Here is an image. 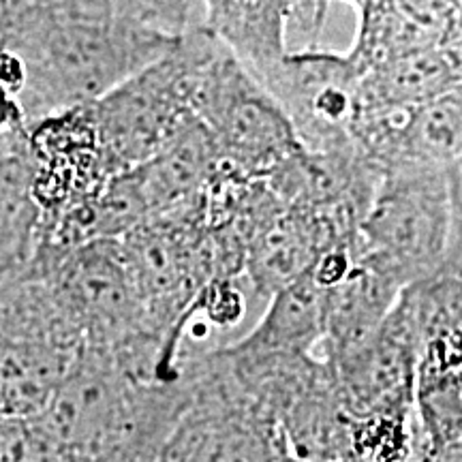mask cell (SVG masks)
<instances>
[{"mask_svg": "<svg viewBox=\"0 0 462 462\" xmlns=\"http://www.w3.org/2000/svg\"><path fill=\"white\" fill-rule=\"evenodd\" d=\"M276 462H298V460H293V458H289V456H282L281 460H276Z\"/></svg>", "mask_w": 462, "mask_h": 462, "instance_id": "obj_17", "label": "cell"}, {"mask_svg": "<svg viewBox=\"0 0 462 462\" xmlns=\"http://www.w3.org/2000/svg\"><path fill=\"white\" fill-rule=\"evenodd\" d=\"M204 24L262 79L287 54V26L298 0H199Z\"/></svg>", "mask_w": 462, "mask_h": 462, "instance_id": "obj_11", "label": "cell"}, {"mask_svg": "<svg viewBox=\"0 0 462 462\" xmlns=\"http://www.w3.org/2000/svg\"><path fill=\"white\" fill-rule=\"evenodd\" d=\"M146 462H157V460H146Z\"/></svg>", "mask_w": 462, "mask_h": 462, "instance_id": "obj_18", "label": "cell"}, {"mask_svg": "<svg viewBox=\"0 0 462 462\" xmlns=\"http://www.w3.org/2000/svg\"><path fill=\"white\" fill-rule=\"evenodd\" d=\"M20 131H24V129H20ZM11 133H17V131H11ZM11 133H5L3 129H0V140H5V137L11 135Z\"/></svg>", "mask_w": 462, "mask_h": 462, "instance_id": "obj_16", "label": "cell"}, {"mask_svg": "<svg viewBox=\"0 0 462 462\" xmlns=\"http://www.w3.org/2000/svg\"><path fill=\"white\" fill-rule=\"evenodd\" d=\"M34 159L28 131L0 140V279L24 270L42 240V208L34 199Z\"/></svg>", "mask_w": 462, "mask_h": 462, "instance_id": "obj_14", "label": "cell"}, {"mask_svg": "<svg viewBox=\"0 0 462 462\" xmlns=\"http://www.w3.org/2000/svg\"><path fill=\"white\" fill-rule=\"evenodd\" d=\"M193 112L218 167L246 180H263L302 148L274 97L221 42L201 73Z\"/></svg>", "mask_w": 462, "mask_h": 462, "instance_id": "obj_4", "label": "cell"}, {"mask_svg": "<svg viewBox=\"0 0 462 462\" xmlns=\"http://www.w3.org/2000/svg\"><path fill=\"white\" fill-rule=\"evenodd\" d=\"M217 43L204 24H189L167 54L88 103L116 173L146 163L195 118V95Z\"/></svg>", "mask_w": 462, "mask_h": 462, "instance_id": "obj_3", "label": "cell"}, {"mask_svg": "<svg viewBox=\"0 0 462 462\" xmlns=\"http://www.w3.org/2000/svg\"><path fill=\"white\" fill-rule=\"evenodd\" d=\"M28 265L48 279L84 345L112 349L142 334L154 337L143 321L120 240H92L60 253L37 251Z\"/></svg>", "mask_w": 462, "mask_h": 462, "instance_id": "obj_6", "label": "cell"}, {"mask_svg": "<svg viewBox=\"0 0 462 462\" xmlns=\"http://www.w3.org/2000/svg\"><path fill=\"white\" fill-rule=\"evenodd\" d=\"M460 170L381 171L357 236V253L402 289L462 255Z\"/></svg>", "mask_w": 462, "mask_h": 462, "instance_id": "obj_2", "label": "cell"}, {"mask_svg": "<svg viewBox=\"0 0 462 462\" xmlns=\"http://www.w3.org/2000/svg\"><path fill=\"white\" fill-rule=\"evenodd\" d=\"M178 34L133 5L0 0V45L20 58L26 129L88 106L171 50Z\"/></svg>", "mask_w": 462, "mask_h": 462, "instance_id": "obj_1", "label": "cell"}, {"mask_svg": "<svg viewBox=\"0 0 462 462\" xmlns=\"http://www.w3.org/2000/svg\"><path fill=\"white\" fill-rule=\"evenodd\" d=\"M351 429L354 418L345 411L330 368L321 360L279 420L285 454L298 462H354Z\"/></svg>", "mask_w": 462, "mask_h": 462, "instance_id": "obj_10", "label": "cell"}, {"mask_svg": "<svg viewBox=\"0 0 462 462\" xmlns=\"http://www.w3.org/2000/svg\"><path fill=\"white\" fill-rule=\"evenodd\" d=\"M259 82L287 114L304 150L354 148L349 133L360 106V71L349 56L287 51Z\"/></svg>", "mask_w": 462, "mask_h": 462, "instance_id": "obj_7", "label": "cell"}, {"mask_svg": "<svg viewBox=\"0 0 462 462\" xmlns=\"http://www.w3.org/2000/svg\"><path fill=\"white\" fill-rule=\"evenodd\" d=\"M323 362L330 368L345 411L354 420L413 413L418 345L398 300L371 338Z\"/></svg>", "mask_w": 462, "mask_h": 462, "instance_id": "obj_8", "label": "cell"}, {"mask_svg": "<svg viewBox=\"0 0 462 462\" xmlns=\"http://www.w3.org/2000/svg\"><path fill=\"white\" fill-rule=\"evenodd\" d=\"M189 404L161 446L157 462H276L281 430L242 396L218 346L182 356Z\"/></svg>", "mask_w": 462, "mask_h": 462, "instance_id": "obj_5", "label": "cell"}, {"mask_svg": "<svg viewBox=\"0 0 462 462\" xmlns=\"http://www.w3.org/2000/svg\"><path fill=\"white\" fill-rule=\"evenodd\" d=\"M323 338V287L306 273L265 300L262 319L229 346L245 356H317Z\"/></svg>", "mask_w": 462, "mask_h": 462, "instance_id": "obj_12", "label": "cell"}, {"mask_svg": "<svg viewBox=\"0 0 462 462\" xmlns=\"http://www.w3.org/2000/svg\"><path fill=\"white\" fill-rule=\"evenodd\" d=\"M0 462H69L37 420L0 415Z\"/></svg>", "mask_w": 462, "mask_h": 462, "instance_id": "obj_15", "label": "cell"}, {"mask_svg": "<svg viewBox=\"0 0 462 462\" xmlns=\"http://www.w3.org/2000/svg\"><path fill=\"white\" fill-rule=\"evenodd\" d=\"M402 287L360 255L323 289V338L317 357L330 360L368 340L396 304Z\"/></svg>", "mask_w": 462, "mask_h": 462, "instance_id": "obj_9", "label": "cell"}, {"mask_svg": "<svg viewBox=\"0 0 462 462\" xmlns=\"http://www.w3.org/2000/svg\"><path fill=\"white\" fill-rule=\"evenodd\" d=\"M460 88V48L429 45L360 73V107L404 109Z\"/></svg>", "mask_w": 462, "mask_h": 462, "instance_id": "obj_13", "label": "cell"}]
</instances>
